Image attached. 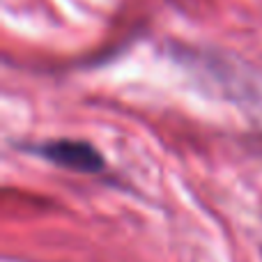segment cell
<instances>
[{"instance_id":"1","label":"cell","mask_w":262,"mask_h":262,"mask_svg":"<svg viewBox=\"0 0 262 262\" xmlns=\"http://www.w3.org/2000/svg\"><path fill=\"white\" fill-rule=\"evenodd\" d=\"M23 149L49 161L51 166H58L62 170H72V172H83V175H97V172H101L106 168L104 154L88 140L51 138L32 145H23Z\"/></svg>"}]
</instances>
